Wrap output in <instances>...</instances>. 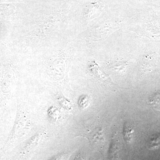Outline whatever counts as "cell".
<instances>
[{
	"label": "cell",
	"instance_id": "7a4b0ae2",
	"mask_svg": "<svg viewBox=\"0 0 160 160\" xmlns=\"http://www.w3.org/2000/svg\"><path fill=\"white\" fill-rule=\"evenodd\" d=\"M148 103L153 110L160 112V91L152 95L148 100Z\"/></svg>",
	"mask_w": 160,
	"mask_h": 160
},
{
	"label": "cell",
	"instance_id": "6da1fadb",
	"mask_svg": "<svg viewBox=\"0 0 160 160\" xmlns=\"http://www.w3.org/2000/svg\"><path fill=\"white\" fill-rule=\"evenodd\" d=\"M89 70L92 74L100 81L104 82L108 85H111L112 83L110 78L101 70L99 67L96 62H92L89 66Z\"/></svg>",
	"mask_w": 160,
	"mask_h": 160
},
{
	"label": "cell",
	"instance_id": "3957f363",
	"mask_svg": "<svg viewBox=\"0 0 160 160\" xmlns=\"http://www.w3.org/2000/svg\"><path fill=\"white\" fill-rule=\"evenodd\" d=\"M133 132V129L132 127L128 123L125 124L123 134H124V139L126 142H131Z\"/></svg>",
	"mask_w": 160,
	"mask_h": 160
}]
</instances>
